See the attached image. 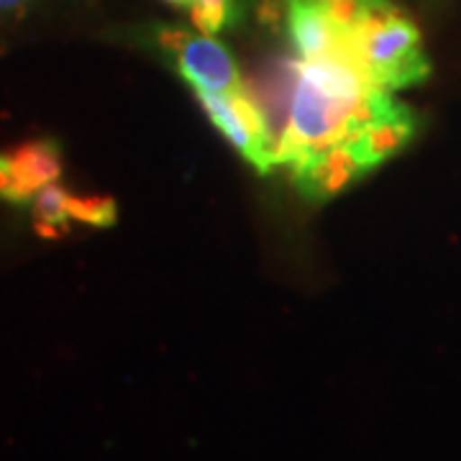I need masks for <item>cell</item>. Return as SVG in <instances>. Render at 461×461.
<instances>
[{
    "instance_id": "7c38bea8",
    "label": "cell",
    "mask_w": 461,
    "mask_h": 461,
    "mask_svg": "<svg viewBox=\"0 0 461 461\" xmlns=\"http://www.w3.org/2000/svg\"><path fill=\"white\" fill-rule=\"evenodd\" d=\"M165 3L175 5V8H185V11H190V3H193V0H165Z\"/></svg>"
},
{
    "instance_id": "8992f818",
    "label": "cell",
    "mask_w": 461,
    "mask_h": 461,
    "mask_svg": "<svg viewBox=\"0 0 461 461\" xmlns=\"http://www.w3.org/2000/svg\"><path fill=\"white\" fill-rule=\"evenodd\" d=\"M287 26L297 59H321L333 54H351L346 26L329 5L318 0H287Z\"/></svg>"
},
{
    "instance_id": "30bf717a",
    "label": "cell",
    "mask_w": 461,
    "mask_h": 461,
    "mask_svg": "<svg viewBox=\"0 0 461 461\" xmlns=\"http://www.w3.org/2000/svg\"><path fill=\"white\" fill-rule=\"evenodd\" d=\"M318 3L329 5L330 11H333V16L339 18L341 23H351L354 16H357V11L362 8L364 0H318Z\"/></svg>"
},
{
    "instance_id": "3957f363",
    "label": "cell",
    "mask_w": 461,
    "mask_h": 461,
    "mask_svg": "<svg viewBox=\"0 0 461 461\" xmlns=\"http://www.w3.org/2000/svg\"><path fill=\"white\" fill-rule=\"evenodd\" d=\"M151 44L165 54L169 67L193 90H211L221 95L247 90L236 59L211 33L159 26L151 33Z\"/></svg>"
},
{
    "instance_id": "9c48e42d",
    "label": "cell",
    "mask_w": 461,
    "mask_h": 461,
    "mask_svg": "<svg viewBox=\"0 0 461 461\" xmlns=\"http://www.w3.org/2000/svg\"><path fill=\"white\" fill-rule=\"evenodd\" d=\"M69 215H72V221H80L87 226L108 229L118 218V208H115V200L105 198V195H90V198L69 195Z\"/></svg>"
},
{
    "instance_id": "6da1fadb",
    "label": "cell",
    "mask_w": 461,
    "mask_h": 461,
    "mask_svg": "<svg viewBox=\"0 0 461 461\" xmlns=\"http://www.w3.org/2000/svg\"><path fill=\"white\" fill-rule=\"evenodd\" d=\"M297 83L277 165L297 169L344 144L369 95L377 90L351 54L297 59Z\"/></svg>"
},
{
    "instance_id": "277c9868",
    "label": "cell",
    "mask_w": 461,
    "mask_h": 461,
    "mask_svg": "<svg viewBox=\"0 0 461 461\" xmlns=\"http://www.w3.org/2000/svg\"><path fill=\"white\" fill-rule=\"evenodd\" d=\"M193 93L203 105V111L213 121L215 129L229 139L230 147L259 175H267L272 172V167H277V144L267 126V118L249 95V90L233 95H221L211 90H193Z\"/></svg>"
},
{
    "instance_id": "ba28073f",
    "label": "cell",
    "mask_w": 461,
    "mask_h": 461,
    "mask_svg": "<svg viewBox=\"0 0 461 461\" xmlns=\"http://www.w3.org/2000/svg\"><path fill=\"white\" fill-rule=\"evenodd\" d=\"M244 14L247 11H244L241 0H193L190 3L193 26L203 33H211V36L236 26Z\"/></svg>"
},
{
    "instance_id": "5b68a950",
    "label": "cell",
    "mask_w": 461,
    "mask_h": 461,
    "mask_svg": "<svg viewBox=\"0 0 461 461\" xmlns=\"http://www.w3.org/2000/svg\"><path fill=\"white\" fill-rule=\"evenodd\" d=\"M62 175V147L54 139H33L0 151V200L32 205V200Z\"/></svg>"
},
{
    "instance_id": "4fadbf2b",
    "label": "cell",
    "mask_w": 461,
    "mask_h": 461,
    "mask_svg": "<svg viewBox=\"0 0 461 461\" xmlns=\"http://www.w3.org/2000/svg\"><path fill=\"white\" fill-rule=\"evenodd\" d=\"M251 3H257V0H241V5H244V11H247L249 5H251Z\"/></svg>"
},
{
    "instance_id": "7a4b0ae2",
    "label": "cell",
    "mask_w": 461,
    "mask_h": 461,
    "mask_svg": "<svg viewBox=\"0 0 461 461\" xmlns=\"http://www.w3.org/2000/svg\"><path fill=\"white\" fill-rule=\"evenodd\" d=\"M344 26L351 57L379 90L395 93L430 75L423 36L390 0H364L354 21Z\"/></svg>"
},
{
    "instance_id": "52a82bcc",
    "label": "cell",
    "mask_w": 461,
    "mask_h": 461,
    "mask_svg": "<svg viewBox=\"0 0 461 461\" xmlns=\"http://www.w3.org/2000/svg\"><path fill=\"white\" fill-rule=\"evenodd\" d=\"M69 190H65L62 185H50L44 187L36 198L32 200V218L33 229L39 236L44 239H62L69 223H72V215H69Z\"/></svg>"
},
{
    "instance_id": "8fae6325",
    "label": "cell",
    "mask_w": 461,
    "mask_h": 461,
    "mask_svg": "<svg viewBox=\"0 0 461 461\" xmlns=\"http://www.w3.org/2000/svg\"><path fill=\"white\" fill-rule=\"evenodd\" d=\"M21 3H26V0H0V11H8V8H16Z\"/></svg>"
}]
</instances>
